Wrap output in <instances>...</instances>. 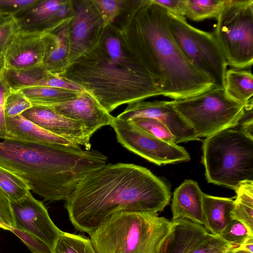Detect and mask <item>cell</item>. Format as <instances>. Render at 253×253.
I'll list each match as a JSON object with an SVG mask.
<instances>
[{"mask_svg": "<svg viewBox=\"0 0 253 253\" xmlns=\"http://www.w3.org/2000/svg\"><path fill=\"white\" fill-rule=\"evenodd\" d=\"M233 198L216 197L204 194L203 210L205 227L212 235L219 236L233 218Z\"/></svg>", "mask_w": 253, "mask_h": 253, "instance_id": "obj_20", "label": "cell"}, {"mask_svg": "<svg viewBox=\"0 0 253 253\" xmlns=\"http://www.w3.org/2000/svg\"><path fill=\"white\" fill-rule=\"evenodd\" d=\"M47 71L42 65L21 70L4 68L5 79L12 90L38 86Z\"/></svg>", "mask_w": 253, "mask_h": 253, "instance_id": "obj_24", "label": "cell"}, {"mask_svg": "<svg viewBox=\"0 0 253 253\" xmlns=\"http://www.w3.org/2000/svg\"><path fill=\"white\" fill-rule=\"evenodd\" d=\"M169 13L180 17L185 16L186 0H153Z\"/></svg>", "mask_w": 253, "mask_h": 253, "instance_id": "obj_40", "label": "cell"}, {"mask_svg": "<svg viewBox=\"0 0 253 253\" xmlns=\"http://www.w3.org/2000/svg\"><path fill=\"white\" fill-rule=\"evenodd\" d=\"M118 142L133 153L158 166L188 161L187 151L177 144L158 138L129 121L114 117L110 126Z\"/></svg>", "mask_w": 253, "mask_h": 253, "instance_id": "obj_10", "label": "cell"}, {"mask_svg": "<svg viewBox=\"0 0 253 253\" xmlns=\"http://www.w3.org/2000/svg\"><path fill=\"white\" fill-rule=\"evenodd\" d=\"M54 42L50 33L20 30L3 53L4 68L21 70L42 65Z\"/></svg>", "mask_w": 253, "mask_h": 253, "instance_id": "obj_12", "label": "cell"}, {"mask_svg": "<svg viewBox=\"0 0 253 253\" xmlns=\"http://www.w3.org/2000/svg\"><path fill=\"white\" fill-rule=\"evenodd\" d=\"M19 30L18 23L13 17H9L0 22V54H3Z\"/></svg>", "mask_w": 253, "mask_h": 253, "instance_id": "obj_36", "label": "cell"}, {"mask_svg": "<svg viewBox=\"0 0 253 253\" xmlns=\"http://www.w3.org/2000/svg\"><path fill=\"white\" fill-rule=\"evenodd\" d=\"M170 198L167 184L147 169L133 164H107L78 184L65 207L75 228L89 235L115 213L158 214Z\"/></svg>", "mask_w": 253, "mask_h": 253, "instance_id": "obj_1", "label": "cell"}, {"mask_svg": "<svg viewBox=\"0 0 253 253\" xmlns=\"http://www.w3.org/2000/svg\"><path fill=\"white\" fill-rule=\"evenodd\" d=\"M32 106L31 102L21 91L11 90L5 101L4 116L5 118L14 117Z\"/></svg>", "mask_w": 253, "mask_h": 253, "instance_id": "obj_30", "label": "cell"}, {"mask_svg": "<svg viewBox=\"0 0 253 253\" xmlns=\"http://www.w3.org/2000/svg\"><path fill=\"white\" fill-rule=\"evenodd\" d=\"M53 253H97L90 238L62 232L52 249Z\"/></svg>", "mask_w": 253, "mask_h": 253, "instance_id": "obj_27", "label": "cell"}, {"mask_svg": "<svg viewBox=\"0 0 253 253\" xmlns=\"http://www.w3.org/2000/svg\"><path fill=\"white\" fill-rule=\"evenodd\" d=\"M5 120L6 136L36 143L77 148L82 147L74 142L40 127L21 115L6 118Z\"/></svg>", "mask_w": 253, "mask_h": 253, "instance_id": "obj_19", "label": "cell"}, {"mask_svg": "<svg viewBox=\"0 0 253 253\" xmlns=\"http://www.w3.org/2000/svg\"><path fill=\"white\" fill-rule=\"evenodd\" d=\"M204 194L195 181H184L173 192L171 204L172 219H187L205 227Z\"/></svg>", "mask_w": 253, "mask_h": 253, "instance_id": "obj_18", "label": "cell"}, {"mask_svg": "<svg viewBox=\"0 0 253 253\" xmlns=\"http://www.w3.org/2000/svg\"><path fill=\"white\" fill-rule=\"evenodd\" d=\"M251 235L247 228L241 222L233 219L219 236L223 240L237 248L240 247Z\"/></svg>", "mask_w": 253, "mask_h": 253, "instance_id": "obj_33", "label": "cell"}, {"mask_svg": "<svg viewBox=\"0 0 253 253\" xmlns=\"http://www.w3.org/2000/svg\"><path fill=\"white\" fill-rule=\"evenodd\" d=\"M4 60L3 54H0V71L4 67Z\"/></svg>", "mask_w": 253, "mask_h": 253, "instance_id": "obj_44", "label": "cell"}, {"mask_svg": "<svg viewBox=\"0 0 253 253\" xmlns=\"http://www.w3.org/2000/svg\"><path fill=\"white\" fill-rule=\"evenodd\" d=\"M20 91L29 99L33 106H43L81 92L47 86L30 87Z\"/></svg>", "mask_w": 253, "mask_h": 253, "instance_id": "obj_25", "label": "cell"}, {"mask_svg": "<svg viewBox=\"0 0 253 253\" xmlns=\"http://www.w3.org/2000/svg\"><path fill=\"white\" fill-rule=\"evenodd\" d=\"M224 89L233 100L246 103L252 99L253 76L250 71L243 69H227L224 77Z\"/></svg>", "mask_w": 253, "mask_h": 253, "instance_id": "obj_21", "label": "cell"}, {"mask_svg": "<svg viewBox=\"0 0 253 253\" xmlns=\"http://www.w3.org/2000/svg\"><path fill=\"white\" fill-rule=\"evenodd\" d=\"M10 202L13 227L36 236L53 249L63 231L53 223L43 204L30 191L21 199Z\"/></svg>", "mask_w": 253, "mask_h": 253, "instance_id": "obj_11", "label": "cell"}, {"mask_svg": "<svg viewBox=\"0 0 253 253\" xmlns=\"http://www.w3.org/2000/svg\"><path fill=\"white\" fill-rule=\"evenodd\" d=\"M9 17H11V16H3V15H0V22L4 21L5 20L7 19Z\"/></svg>", "mask_w": 253, "mask_h": 253, "instance_id": "obj_45", "label": "cell"}, {"mask_svg": "<svg viewBox=\"0 0 253 253\" xmlns=\"http://www.w3.org/2000/svg\"><path fill=\"white\" fill-rule=\"evenodd\" d=\"M239 247L253 253V236H250Z\"/></svg>", "mask_w": 253, "mask_h": 253, "instance_id": "obj_42", "label": "cell"}, {"mask_svg": "<svg viewBox=\"0 0 253 253\" xmlns=\"http://www.w3.org/2000/svg\"><path fill=\"white\" fill-rule=\"evenodd\" d=\"M214 36L227 65L245 69L253 62V0H226L216 18Z\"/></svg>", "mask_w": 253, "mask_h": 253, "instance_id": "obj_8", "label": "cell"}, {"mask_svg": "<svg viewBox=\"0 0 253 253\" xmlns=\"http://www.w3.org/2000/svg\"><path fill=\"white\" fill-rule=\"evenodd\" d=\"M0 187L7 195L10 202L21 199L30 191L27 184L22 178L1 167Z\"/></svg>", "mask_w": 253, "mask_h": 253, "instance_id": "obj_28", "label": "cell"}, {"mask_svg": "<svg viewBox=\"0 0 253 253\" xmlns=\"http://www.w3.org/2000/svg\"><path fill=\"white\" fill-rule=\"evenodd\" d=\"M235 190L231 217L241 222L253 236V181L242 182Z\"/></svg>", "mask_w": 253, "mask_h": 253, "instance_id": "obj_23", "label": "cell"}, {"mask_svg": "<svg viewBox=\"0 0 253 253\" xmlns=\"http://www.w3.org/2000/svg\"><path fill=\"white\" fill-rule=\"evenodd\" d=\"M14 225L11 202L5 193L0 187V228L7 230Z\"/></svg>", "mask_w": 253, "mask_h": 253, "instance_id": "obj_38", "label": "cell"}, {"mask_svg": "<svg viewBox=\"0 0 253 253\" xmlns=\"http://www.w3.org/2000/svg\"><path fill=\"white\" fill-rule=\"evenodd\" d=\"M107 162L96 150L0 136V167L20 177L46 201H66L84 177Z\"/></svg>", "mask_w": 253, "mask_h": 253, "instance_id": "obj_2", "label": "cell"}, {"mask_svg": "<svg viewBox=\"0 0 253 253\" xmlns=\"http://www.w3.org/2000/svg\"><path fill=\"white\" fill-rule=\"evenodd\" d=\"M91 1L99 14L103 28L114 22L119 14L124 2L117 0H95Z\"/></svg>", "mask_w": 253, "mask_h": 253, "instance_id": "obj_31", "label": "cell"}, {"mask_svg": "<svg viewBox=\"0 0 253 253\" xmlns=\"http://www.w3.org/2000/svg\"><path fill=\"white\" fill-rule=\"evenodd\" d=\"M171 224L157 213L119 212L90 233V239L97 253H156Z\"/></svg>", "mask_w": 253, "mask_h": 253, "instance_id": "obj_5", "label": "cell"}, {"mask_svg": "<svg viewBox=\"0 0 253 253\" xmlns=\"http://www.w3.org/2000/svg\"><path fill=\"white\" fill-rule=\"evenodd\" d=\"M46 107L82 123L90 137L102 127L111 126L114 118L87 92H81Z\"/></svg>", "mask_w": 253, "mask_h": 253, "instance_id": "obj_14", "label": "cell"}, {"mask_svg": "<svg viewBox=\"0 0 253 253\" xmlns=\"http://www.w3.org/2000/svg\"><path fill=\"white\" fill-rule=\"evenodd\" d=\"M11 89L7 83L4 76V67L0 71V136H6V125L4 113L5 99Z\"/></svg>", "mask_w": 253, "mask_h": 253, "instance_id": "obj_39", "label": "cell"}, {"mask_svg": "<svg viewBox=\"0 0 253 253\" xmlns=\"http://www.w3.org/2000/svg\"><path fill=\"white\" fill-rule=\"evenodd\" d=\"M118 118L129 121L148 118L163 123L175 137V143L199 140L194 129L173 107L172 101H139L128 104Z\"/></svg>", "mask_w": 253, "mask_h": 253, "instance_id": "obj_13", "label": "cell"}, {"mask_svg": "<svg viewBox=\"0 0 253 253\" xmlns=\"http://www.w3.org/2000/svg\"><path fill=\"white\" fill-rule=\"evenodd\" d=\"M127 121L158 138L168 142L175 143V137L168 127L157 120L148 118H136Z\"/></svg>", "mask_w": 253, "mask_h": 253, "instance_id": "obj_29", "label": "cell"}, {"mask_svg": "<svg viewBox=\"0 0 253 253\" xmlns=\"http://www.w3.org/2000/svg\"><path fill=\"white\" fill-rule=\"evenodd\" d=\"M235 248L223 240L219 236L210 233L190 253H230Z\"/></svg>", "mask_w": 253, "mask_h": 253, "instance_id": "obj_32", "label": "cell"}, {"mask_svg": "<svg viewBox=\"0 0 253 253\" xmlns=\"http://www.w3.org/2000/svg\"><path fill=\"white\" fill-rule=\"evenodd\" d=\"M247 103L233 100L224 88L214 86L196 95L172 101L173 107L199 139L237 126Z\"/></svg>", "mask_w": 253, "mask_h": 253, "instance_id": "obj_7", "label": "cell"}, {"mask_svg": "<svg viewBox=\"0 0 253 253\" xmlns=\"http://www.w3.org/2000/svg\"><path fill=\"white\" fill-rule=\"evenodd\" d=\"M38 86H47L78 92H86L80 85L48 72Z\"/></svg>", "mask_w": 253, "mask_h": 253, "instance_id": "obj_37", "label": "cell"}, {"mask_svg": "<svg viewBox=\"0 0 253 253\" xmlns=\"http://www.w3.org/2000/svg\"><path fill=\"white\" fill-rule=\"evenodd\" d=\"M22 116L40 127L90 150L91 137L84 125L43 106H33Z\"/></svg>", "mask_w": 253, "mask_h": 253, "instance_id": "obj_15", "label": "cell"}, {"mask_svg": "<svg viewBox=\"0 0 253 253\" xmlns=\"http://www.w3.org/2000/svg\"><path fill=\"white\" fill-rule=\"evenodd\" d=\"M230 253H251L250 252L240 247H237L233 249Z\"/></svg>", "mask_w": 253, "mask_h": 253, "instance_id": "obj_43", "label": "cell"}, {"mask_svg": "<svg viewBox=\"0 0 253 253\" xmlns=\"http://www.w3.org/2000/svg\"><path fill=\"white\" fill-rule=\"evenodd\" d=\"M168 22L172 37L186 58L212 80L214 87L224 88L227 64L214 35L191 26L184 17L169 12Z\"/></svg>", "mask_w": 253, "mask_h": 253, "instance_id": "obj_9", "label": "cell"}, {"mask_svg": "<svg viewBox=\"0 0 253 253\" xmlns=\"http://www.w3.org/2000/svg\"><path fill=\"white\" fill-rule=\"evenodd\" d=\"M168 11L153 0H141L135 10L133 41L136 55L161 93L175 99L214 86L183 53L168 26Z\"/></svg>", "mask_w": 253, "mask_h": 253, "instance_id": "obj_3", "label": "cell"}, {"mask_svg": "<svg viewBox=\"0 0 253 253\" xmlns=\"http://www.w3.org/2000/svg\"><path fill=\"white\" fill-rule=\"evenodd\" d=\"M170 230L156 253H190L210 233L188 219H171Z\"/></svg>", "mask_w": 253, "mask_h": 253, "instance_id": "obj_17", "label": "cell"}, {"mask_svg": "<svg viewBox=\"0 0 253 253\" xmlns=\"http://www.w3.org/2000/svg\"><path fill=\"white\" fill-rule=\"evenodd\" d=\"M40 0H0V15L14 17L28 10Z\"/></svg>", "mask_w": 253, "mask_h": 253, "instance_id": "obj_35", "label": "cell"}, {"mask_svg": "<svg viewBox=\"0 0 253 253\" xmlns=\"http://www.w3.org/2000/svg\"><path fill=\"white\" fill-rule=\"evenodd\" d=\"M226 0H186L185 16L195 21L216 18Z\"/></svg>", "mask_w": 253, "mask_h": 253, "instance_id": "obj_26", "label": "cell"}, {"mask_svg": "<svg viewBox=\"0 0 253 253\" xmlns=\"http://www.w3.org/2000/svg\"><path fill=\"white\" fill-rule=\"evenodd\" d=\"M69 1H61L56 12V16L57 21L59 19L63 18L66 16L69 10Z\"/></svg>", "mask_w": 253, "mask_h": 253, "instance_id": "obj_41", "label": "cell"}, {"mask_svg": "<svg viewBox=\"0 0 253 253\" xmlns=\"http://www.w3.org/2000/svg\"><path fill=\"white\" fill-rule=\"evenodd\" d=\"M59 27L60 24L49 32L54 36V44L42 64L47 72L54 75L65 66L69 50V28Z\"/></svg>", "mask_w": 253, "mask_h": 253, "instance_id": "obj_22", "label": "cell"}, {"mask_svg": "<svg viewBox=\"0 0 253 253\" xmlns=\"http://www.w3.org/2000/svg\"><path fill=\"white\" fill-rule=\"evenodd\" d=\"M202 161L209 183L235 189L253 181V137L228 128L206 137Z\"/></svg>", "mask_w": 253, "mask_h": 253, "instance_id": "obj_6", "label": "cell"}, {"mask_svg": "<svg viewBox=\"0 0 253 253\" xmlns=\"http://www.w3.org/2000/svg\"><path fill=\"white\" fill-rule=\"evenodd\" d=\"M92 3L79 5L73 16L69 31V53L62 69L82 57L94 42L93 32L97 31H95L96 27L98 22L102 20L95 7L91 8Z\"/></svg>", "mask_w": 253, "mask_h": 253, "instance_id": "obj_16", "label": "cell"}, {"mask_svg": "<svg viewBox=\"0 0 253 253\" xmlns=\"http://www.w3.org/2000/svg\"><path fill=\"white\" fill-rule=\"evenodd\" d=\"M82 87L109 113L161 93L135 53L110 58L95 38L87 51L56 75Z\"/></svg>", "mask_w": 253, "mask_h": 253, "instance_id": "obj_4", "label": "cell"}, {"mask_svg": "<svg viewBox=\"0 0 253 253\" xmlns=\"http://www.w3.org/2000/svg\"><path fill=\"white\" fill-rule=\"evenodd\" d=\"M7 230L20 239L32 253H53L52 249L48 245L36 236L13 227H8Z\"/></svg>", "mask_w": 253, "mask_h": 253, "instance_id": "obj_34", "label": "cell"}]
</instances>
